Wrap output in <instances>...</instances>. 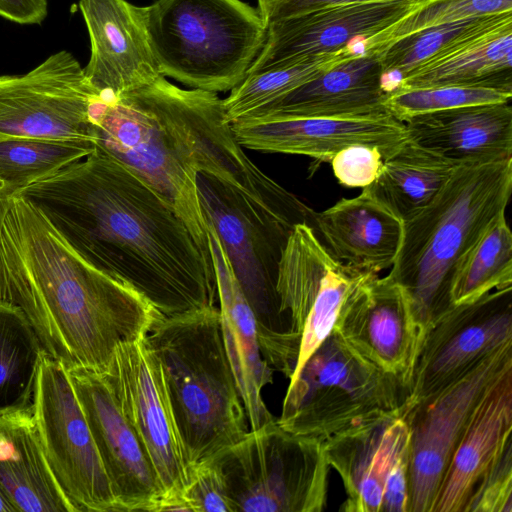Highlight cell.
<instances>
[{
    "mask_svg": "<svg viewBox=\"0 0 512 512\" xmlns=\"http://www.w3.org/2000/svg\"><path fill=\"white\" fill-rule=\"evenodd\" d=\"M90 115L97 148L160 193L210 259L198 174L219 181L268 230L289 234L299 223L314 226L315 211L248 158L215 92L183 89L162 75L117 97L100 98Z\"/></svg>",
    "mask_w": 512,
    "mask_h": 512,
    "instance_id": "1",
    "label": "cell"
},
{
    "mask_svg": "<svg viewBox=\"0 0 512 512\" xmlns=\"http://www.w3.org/2000/svg\"><path fill=\"white\" fill-rule=\"evenodd\" d=\"M15 195L85 261L133 287L162 316L216 306L212 259L169 202L103 150Z\"/></svg>",
    "mask_w": 512,
    "mask_h": 512,
    "instance_id": "2",
    "label": "cell"
},
{
    "mask_svg": "<svg viewBox=\"0 0 512 512\" xmlns=\"http://www.w3.org/2000/svg\"><path fill=\"white\" fill-rule=\"evenodd\" d=\"M0 301L18 307L66 369L105 373L116 347L162 316L133 287L85 261L18 195L0 197Z\"/></svg>",
    "mask_w": 512,
    "mask_h": 512,
    "instance_id": "3",
    "label": "cell"
},
{
    "mask_svg": "<svg viewBox=\"0 0 512 512\" xmlns=\"http://www.w3.org/2000/svg\"><path fill=\"white\" fill-rule=\"evenodd\" d=\"M511 192L512 157L459 164L433 200L404 220L387 276L404 289L423 336L452 307L450 290L461 260L505 212Z\"/></svg>",
    "mask_w": 512,
    "mask_h": 512,
    "instance_id": "4",
    "label": "cell"
},
{
    "mask_svg": "<svg viewBox=\"0 0 512 512\" xmlns=\"http://www.w3.org/2000/svg\"><path fill=\"white\" fill-rule=\"evenodd\" d=\"M145 337L162 365L192 464L247 434L249 422L224 346L217 306L160 316Z\"/></svg>",
    "mask_w": 512,
    "mask_h": 512,
    "instance_id": "5",
    "label": "cell"
},
{
    "mask_svg": "<svg viewBox=\"0 0 512 512\" xmlns=\"http://www.w3.org/2000/svg\"><path fill=\"white\" fill-rule=\"evenodd\" d=\"M143 13L160 73L209 92L239 84L267 34L258 9L241 0H156Z\"/></svg>",
    "mask_w": 512,
    "mask_h": 512,
    "instance_id": "6",
    "label": "cell"
},
{
    "mask_svg": "<svg viewBox=\"0 0 512 512\" xmlns=\"http://www.w3.org/2000/svg\"><path fill=\"white\" fill-rule=\"evenodd\" d=\"M277 422L321 441L403 415L408 387L358 355L334 331L291 377Z\"/></svg>",
    "mask_w": 512,
    "mask_h": 512,
    "instance_id": "7",
    "label": "cell"
},
{
    "mask_svg": "<svg viewBox=\"0 0 512 512\" xmlns=\"http://www.w3.org/2000/svg\"><path fill=\"white\" fill-rule=\"evenodd\" d=\"M210 459L224 477L234 512L326 508L330 466L324 442L292 433L277 419L249 430Z\"/></svg>",
    "mask_w": 512,
    "mask_h": 512,
    "instance_id": "8",
    "label": "cell"
},
{
    "mask_svg": "<svg viewBox=\"0 0 512 512\" xmlns=\"http://www.w3.org/2000/svg\"><path fill=\"white\" fill-rule=\"evenodd\" d=\"M197 186L206 219L214 226L255 316L262 356L272 369L290 378L301 336L282 313L277 292L279 261L289 234L260 225L243 201L216 179L198 174Z\"/></svg>",
    "mask_w": 512,
    "mask_h": 512,
    "instance_id": "9",
    "label": "cell"
},
{
    "mask_svg": "<svg viewBox=\"0 0 512 512\" xmlns=\"http://www.w3.org/2000/svg\"><path fill=\"white\" fill-rule=\"evenodd\" d=\"M135 430L162 488L159 511H189L193 465L182 440L162 365L146 337L119 344L103 373Z\"/></svg>",
    "mask_w": 512,
    "mask_h": 512,
    "instance_id": "10",
    "label": "cell"
},
{
    "mask_svg": "<svg viewBox=\"0 0 512 512\" xmlns=\"http://www.w3.org/2000/svg\"><path fill=\"white\" fill-rule=\"evenodd\" d=\"M32 406L48 464L77 512L121 511L67 370L46 352Z\"/></svg>",
    "mask_w": 512,
    "mask_h": 512,
    "instance_id": "11",
    "label": "cell"
},
{
    "mask_svg": "<svg viewBox=\"0 0 512 512\" xmlns=\"http://www.w3.org/2000/svg\"><path fill=\"white\" fill-rule=\"evenodd\" d=\"M100 98L66 50L24 74L1 75L0 142L30 138L96 146L90 110Z\"/></svg>",
    "mask_w": 512,
    "mask_h": 512,
    "instance_id": "12",
    "label": "cell"
},
{
    "mask_svg": "<svg viewBox=\"0 0 512 512\" xmlns=\"http://www.w3.org/2000/svg\"><path fill=\"white\" fill-rule=\"evenodd\" d=\"M509 369L512 345L404 412L410 431L409 512H431L451 457L475 408Z\"/></svg>",
    "mask_w": 512,
    "mask_h": 512,
    "instance_id": "13",
    "label": "cell"
},
{
    "mask_svg": "<svg viewBox=\"0 0 512 512\" xmlns=\"http://www.w3.org/2000/svg\"><path fill=\"white\" fill-rule=\"evenodd\" d=\"M511 345L512 287L452 306L423 336L405 411L430 399L494 353Z\"/></svg>",
    "mask_w": 512,
    "mask_h": 512,
    "instance_id": "14",
    "label": "cell"
},
{
    "mask_svg": "<svg viewBox=\"0 0 512 512\" xmlns=\"http://www.w3.org/2000/svg\"><path fill=\"white\" fill-rule=\"evenodd\" d=\"M423 4L407 0L352 3L273 22L247 74L347 50L366 51L369 41Z\"/></svg>",
    "mask_w": 512,
    "mask_h": 512,
    "instance_id": "15",
    "label": "cell"
},
{
    "mask_svg": "<svg viewBox=\"0 0 512 512\" xmlns=\"http://www.w3.org/2000/svg\"><path fill=\"white\" fill-rule=\"evenodd\" d=\"M121 511H154L162 497L155 470L103 373L66 369Z\"/></svg>",
    "mask_w": 512,
    "mask_h": 512,
    "instance_id": "16",
    "label": "cell"
},
{
    "mask_svg": "<svg viewBox=\"0 0 512 512\" xmlns=\"http://www.w3.org/2000/svg\"><path fill=\"white\" fill-rule=\"evenodd\" d=\"M358 355L408 387L423 338L404 289L374 274L341 308L333 330Z\"/></svg>",
    "mask_w": 512,
    "mask_h": 512,
    "instance_id": "17",
    "label": "cell"
},
{
    "mask_svg": "<svg viewBox=\"0 0 512 512\" xmlns=\"http://www.w3.org/2000/svg\"><path fill=\"white\" fill-rule=\"evenodd\" d=\"M243 147L266 153L303 155L330 161L354 144L376 147L384 159L409 140L403 122L388 113L357 117L257 116L230 124Z\"/></svg>",
    "mask_w": 512,
    "mask_h": 512,
    "instance_id": "18",
    "label": "cell"
},
{
    "mask_svg": "<svg viewBox=\"0 0 512 512\" xmlns=\"http://www.w3.org/2000/svg\"><path fill=\"white\" fill-rule=\"evenodd\" d=\"M78 6L91 47L84 74L103 99L146 86L162 76L143 7L126 0H79Z\"/></svg>",
    "mask_w": 512,
    "mask_h": 512,
    "instance_id": "19",
    "label": "cell"
},
{
    "mask_svg": "<svg viewBox=\"0 0 512 512\" xmlns=\"http://www.w3.org/2000/svg\"><path fill=\"white\" fill-rule=\"evenodd\" d=\"M512 369L485 393L451 457L431 512H467L505 452L512 447Z\"/></svg>",
    "mask_w": 512,
    "mask_h": 512,
    "instance_id": "20",
    "label": "cell"
},
{
    "mask_svg": "<svg viewBox=\"0 0 512 512\" xmlns=\"http://www.w3.org/2000/svg\"><path fill=\"white\" fill-rule=\"evenodd\" d=\"M208 231L224 346L250 430H255L276 419L263 398L264 388L273 381V369L262 356L255 316L237 281L225 248L209 221Z\"/></svg>",
    "mask_w": 512,
    "mask_h": 512,
    "instance_id": "21",
    "label": "cell"
},
{
    "mask_svg": "<svg viewBox=\"0 0 512 512\" xmlns=\"http://www.w3.org/2000/svg\"><path fill=\"white\" fill-rule=\"evenodd\" d=\"M409 442V427L401 414L324 441L328 464L339 474L346 492L340 510L381 512L386 478Z\"/></svg>",
    "mask_w": 512,
    "mask_h": 512,
    "instance_id": "22",
    "label": "cell"
},
{
    "mask_svg": "<svg viewBox=\"0 0 512 512\" xmlns=\"http://www.w3.org/2000/svg\"><path fill=\"white\" fill-rule=\"evenodd\" d=\"M386 94L380 51L370 49L331 66L249 117H357L387 113L383 106Z\"/></svg>",
    "mask_w": 512,
    "mask_h": 512,
    "instance_id": "23",
    "label": "cell"
},
{
    "mask_svg": "<svg viewBox=\"0 0 512 512\" xmlns=\"http://www.w3.org/2000/svg\"><path fill=\"white\" fill-rule=\"evenodd\" d=\"M404 221L389 207L362 192L314 213V230L342 263L373 273L391 268L403 236Z\"/></svg>",
    "mask_w": 512,
    "mask_h": 512,
    "instance_id": "24",
    "label": "cell"
},
{
    "mask_svg": "<svg viewBox=\"0 0 512 512\" xmlns=\"http://www.w3.org/2000/svg\"><path fill=\"white\" fill-rule=\"evenodd\" d=\"M404 124L411 141L457 165L512 157L510 102L418 115Z\"/></svg>",
    "mask_w": 512,
    "mask_h": 512,
    "instance_id": "25",
    "label": "cell"
},
{
    "mask_svg": "<svg viewBox=\"0 0 512 512\" xmlns=\"http://www.w3.org/2000/svg\"><path fill=\"white\" fill-rule=\"evenodd\" d=\"M0 486L17 512H77L48 464L32 403L0 408Z\"/></svg>",
    "mask_w": 512,
    "mask_h": 512,
    "instance_id": "26",
    "label": "cell"
},
{
    "mask_svg": "<svg viewBox=\"0 0 512 512\" xmlns=\"http://www.w3.org/2000/svg\"><path fill=\"white\" fill-rule=\"evenodd\" d=\"M446 85L512 92V19L424 63L400 78L395 88Z\"/></svg>",
    "mask_w": 512,
    "mask_h": 512,
    "instance_id": "27",
    "label": "cell"
},
{
    "mask_svg": "<svg viewBox=\"0 0 512 512\" xmlns=\"http://www.w3.org/2000/svg\"><path fill=\"white\" fill-rule=\"evenodd\" d=\"M456 166L409 140L384 159L376 180L363 189L404 221L433 200Z\"/></svg>",
    "mask_w": 512,
    "mask_h": 512,
    "instance_id": "28",
    "label": "cell"
},
{
    "mask_svg": "<svg viewBox=\"0 0 512 512\" xmlns=\"http://www.w3.org/2000/svg\"><path fill=\"white\" fill-rule=\"evenodd\" d=\"M508 287H512V233L502 212L461 260L450 299L452 306L465 304Z\"/></svg>",
    "mask_w": 512,
    "mask_h": 512,
    "instance_id": "29",
    "label": "cell"
},
{
    "mask_svg": "<svg viewBox=\"0 0 512 512\" xmlns=\"http://www.w3.org/2000/svg\"><path fill=\"white\" fill-rule=\"evenodd\" d=\"M43 352L22 311L0 301V408L32 403Z\"/></svg>",
    "mask_w": 512,
    "mask_h": 512,
    "instance_id": "30",
    "label": "cell"
},
{
    "mask_svg": "<svg viewBox=\"0 0 512 512\" xmlns=\"http://www.w3.org/2000/svg\"><path fill=\"white\" fill-rule=\"evenodd\" d=\"M91 144L44 139H13L0 142V197L51 177L93 153Z\"/></svg>",
    "mask_w": 512,
    "mask_h": 512,
    "instance_id": "31",
    "label": "cell"
},
{
    "mask_svg": "<svg viewBox=\"0 0 512 512\" xmlns=\"http://www.w3.org/2000/svg\"><path fill=\"white\" fill-rule=\"evenodd\" d=\"M360 53L362 52L347 50L247 74L231 89L229 96L223 99L226 122L231 124L256 114L331 66Z\"/></svg>",
    "mask_w": 512,
    "mask_h": 512,
    "instance_id": "32",
    "label": "cell"
},
{
    "mask_svg": "<svg viewBox=\"0 0 512 512\" xmlns=\"http://www.w3.org/2000/svg\"><path fill=\"white\" fill-rule=\"evenodd\" d=\"M509 19H512V12L435 25L376 48L380 51L384 77L396 74L398 83L424 63Z\"/></svg>",
    "mask_w": 512,
    "mask_h": 512,
    "instance_id": "33",
    "label": "cell"
},
{
    "mask_svg": "<svg viewBox=\"0 0 512 512\" xmlns=\"http://www.w3.org/2000/svg\"><path fill=\"white\" fill-rule=\"evenodd\" d=\"M512 92L471 86L395 88L384 98L388 114L401 122L423 114L477 104L510 102Z\"/></svg>",
    "mask_w": 512,
    "mask_h": 512,
    "instance_id": "34",
    "label": "cell"
},
{
    "mask_svg": "<svg viewBox=\"0 0 512 512\" xmlns=\"http://www.w3.org/2000/svg\"><path fill=\"white\" fill-rule=\"evenodd\" d=\"M512 12V0H432L406 16L394 27L368 42V49L388 43L424 28L464 19Z\"/></svg>",
    "mask_w": 512,
    "mask_h": 512,
    "instance_id": "35",
    "label": "cell"
},
{
    "mask_svg": "<svg viewBox=\"0 0 512 512\" xmlns=\"http://www.w3.org/2000/svg\"><path fill=\"white\" fill-rule=\"evenodd\" d=\"M184 495L192 512H234L224 477L210 458L193 465Z\"/></svg>",
    "mask_w": 512,
    "mask_h": 512,
    "instance_id": "36",
    "label": "cell"
},
{
    "mask_svg": "<svg viewBox=\"0 0 512 512\" xmlns=\"http://www.w3.org/2000/svg\"><path fill=\"white\" fill-rule=\"evenodd\" d=\"M382 153L365 144L349 145L330 160L333 174L340 184L349 188H365L378 177L383 166Z\"/></svg>",
    "mask_w": 512,
    "mask_h": 512,
    "instance_id": "37",
    "label": "cell"
},
{
    "mask_svg": "<svg viewBox=\"0 0 512 512\" xmlns=\"http://www.w3.org/2000/svg\"><path fill=\"white\" fill-rule=\"evenodd\" d=\"M467 512H512V447L483 482Z\"/></svg>",
    "mask_w": 512,
    "mask_h": 512,
    "instance_id": "38",
    "label": "cell"
},
{
    "mask_svg": "<svg viewBox=\"0 0 512 512\" xmlns=\"http://www.w3.org/2000/svg\"><path fill=\"white\" fill-rule=\"evenodd\" d=\"M370 1H393V0H257L258 11L264 22L269 24L305 14L317 9L346 5L352 3L370 2ZM418 3H428L432 0H407Z\"/></svg>",
    "mask_w": 512,
    "mask_h": 512,
    "instance_id": "39",
    "label": "cell"
},
{
    "mask_svg": "<svg viewBox=\"0 0 512 512\" xmlns=\"http://www.w3.org/2000/svg\"><path fill=\"white\" fill-rule=\"evenodd\" d=\"M410 449H405L388 474L383 490L381 512H409Z\"/></svg>",
    "mask_w": 512,
    "mask_h": 512,
    "instance_id": "40",
    "label": "cell"
},
{
    "mask_svg": "<svg viewBox=\"0 0 512 512\" xmlns=\"http://www.w3.org/2000/svg\"><path fill=\"white\" fill-rule=\"evenodd\" d=\"M48 14V0H0V17L21 24H41Z\"/></svg>",
    "mask_w": 512,
    "mask_h": 512,
    "instance_id": "41",
    "label": "cell"
},
{
    "mask_svg": "<svg viewBox=\"0 0 512 512\" xmlns=\"http://www.w3.org/2000/svg\"><path fill=\"white\" fill-rule=\"evenodd\" d=\"M0 512H17L16 508L0 486Z\"/></svg>",
    "mask_w": 512,
    "mask_h": 512,
    "instance_id": "42",
    "label": "cell"
}]
</instances>
